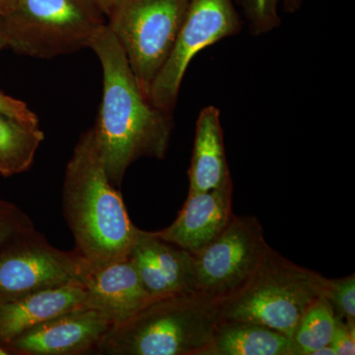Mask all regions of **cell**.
Segmentation results:
<instances>
[{"mask_svg": "<svg viewBox=\"0 0 355 355\" xmlns=\"http://www.w3.org/2000/svg\"><path fill=\"white\" fill-rule=\"evenodd\" d=\"M303 0H243L245 13L254 35L266 34L279 27V7L293 12L302 4Z\"/></svg>", "mask_w": 355, "mask_h": 355, "instance_id": "19", "label": "cell"}, {"mask_svg": "<svg viewBox=\"0 0 355 355\" xmlns=\"http://www.w3.org/2000/svg\"><path fill=\"white\" fill-rule=\"evenodd\" d=\"M44 139L40 125L0 114V175L11 177L27 171Z\"/></svg>", "mask_w": 355, "mask_h": 355, "instance_id": "17", "label": "cell"}, {"mask_svg": "<svg viewBox=\"0 0 355 355\" xmlns=\"http://www.w3.org/2000/svg\"><path fill=\"white\" fill-rule=\"evenodd\" d=\"M326 297L330 301L336 316L349 323H355V275L329 279Z\"/></svg>", "mask_w": 355, "mask_h": 355, "instance_id": "20", "label": "cell"}, {"mask_svg": "<svg viewBox=\"0 0 355 355\" xmlns=\"http://www.w3.org/2000/svg\"><path fill=\"white\" fill-rule=\"evenodd\" d=\"M64 216L76 251L90 265L127 258L140 229L130 220L121 193L110 181L93 128L81 135L65 169Z\"/></svg>", "mask_w": 355, "mask_h": 355, "instance_id": "2", "label": "cell"}, {"mask_svg": "<svg viewBox=\"0 0 355 355\" xmlns=\"http://www.w3.org/2000/svg\"><path fill=\"white\" fill-rule=\"evenodd\" d=\"M83 284L86 293L84 306L101 313L113 326L125 323L153 300L144 288L130 254L101 265L89 263Z\"/></svg>", "mask_w": 355, "mask_h": 355, "instance_id": "11", "label": "cell"}, {"mask_svg": "<svg viewBox=\"0 0 355 355\" xmlns=\"http://www.w3.org/2000/svg\"><path fill=\"white\" fill-rule=\"evenodd\" d=\"M190 191L200 193L221 188L232 182L226 159L220 112L205 107L197 121L190 170Z\"/></svg>", "mask_w": 355, "mask_h": 355, "instance_id": "14", "label": "cell"}, {"mask_svg": "<svg viewBox=\"0 0 355 355\" xmlns=\"http://www.w3.org/2000/svg\"><path fill=\"white\" fill-rule=\"evenodd\" d=\"M312 355H335V352L331 349V345H326V347L317 349Z\"/></svg>", "mask_w": 355, "mask_h": 355, "instance_id": "26", "label": "cell"}, {"mask_svg": "<svg viewBox=\"0 0 355 355\" xmlns=\"http://www.w3.org/2000/svg\"><path fill=\"white\" fill-rule=\"evenodd\" d=\"M203 355H299L289 338L261 324L220 320Z\"/></svg>", "mask_w": 355, "mask_h": 355, "instance_id": "15", "label": "cell"}, {"mask_svg": "<svg viewBox=\"0 0 355 355\" xmlns=\"http://www.w3.org/2000/svg\"><path fill=\"white\" fill-rule=\"evenodd\" d=\"M35 230L31 218L20 207L0 200V246Z\"/></svg>", "mask_w": 355, "mask_h": 355, "instance_id": "21", "label": "cell"}, {"mask_svg": "<svg viewBox=\"0 0 355 355\" xmlns=\"http://www.w3.org/2000/svg\"><path fill=\"white\" fill-rule=\"evenodd\" d=\"M92 1L101 9L102 12L104 13L105 16L107 17L119 0H92Z\"/></svg>", "mask_w": 355, "mask_h": 355, "instance_id": "24", "label": "cell"}, {"mask_svg": "<svg viewBox=\"0 0 355 355\" xmlns=\"http://www.w3.org/2000/svg\"><path fill=\"white\" fill-rule=\"evenodd\" d=\"M7 2H8V0H0V14H1L2 10L6 7Z\"/></svg>", "mask_w": 355, "mask_h": 355, "instance_id": "28", "label": "cell"}, {"mask_svg": "<svg viewBox=\"0 0 355 355\" xmlns=\"http://www.w3.org/2000/svg\"><path fill=\"white\" fill-rule=\"evenodd\" d=\"M241 29L232 0H190L171 55L151 84L150 101L171 112L191 60L207 46Z\"/></svg>", "mask_w": 355, "mask_h": 355, "instance_id": "8", "label": "cell"}, {"mask_svg": "<svg viewBox=\"0 0 355 355\" xmlns=\"http://www.w3.org/2000/svg\"><path fill=\"white\" fill-rule=\"evenodd\" d=\"M0 114L28 125H36V127L40 125L38 116L25 102L4 94L1 91H0Z\"/></svg>", "mask_w": 355, "mask_h": 355, "instance_id": "22", "label": "cell"}, {"mask_svg": "<svg viewBox=\"0 0 355 355\" xmlns=\"http://www.w3.org/2000/svg\"><path fill=\"white\" fill-rule=\"evenodd\" d=\"M335 355L355 354V323L338 319L335 335L331 343Z\"/></svg>", "mask_w": 355, "mask_h": 355, "instance_id": "23", "label": "cell"}, {"mask_svg": "<svg viewBox=\"0 0 355 355\" xmlns=\"http://www.w3.org/2000/svg\"><path fill=\"white\" fill-rule=\"evenodd\" d=\"M189 3L190 0H119L107 16V26L147 95L171 55Z\"/></svg>", "mask_w": 355, "mask_h": 355, "instance_id": "6", "label": "cell"}, {"mask_svg": "<svg viewBox=\"0 0 355 355\" xmlns=\"http://www.w3.org/2000/svg\"><path fill=\"white\" fill-rule=\"evenodd\" d=\"M139 241L150 256L154 282L161 295L196 292L193 254L147 231L140 230Z\"/></svg>", "mask_w": 355, "mask_h": 355, "instance_id": "16", "label": "cell"}, {"mask_svg": "<svg viewBox=\"0 0 355 355\" xmlns=\"http://www.w3.org/2000/svg\"><path fill=\"white\" fill-rule=\"evenodd\" d=\"M328 286L329 279L268 245L251 277L218 303L220 320L261 324L292 338L306 311L326 295Z\"/></svg>", "mask_w": 355, "mask_h": 355, "instance_id": "4", "label": "cell"}, {"mask_svg": "<svg viewBox=\"0 0 355 355\" xmlns=\"http://www.w3.org/2000/svg\"><path fill=\"white\" fill-rule=\"evenodd\" d=\"M232 196V182L211 191H190L171 225L153 233L163 241L197 254L227 226L233 216Z\"/></svg>", "mask_w": 355, "mask_h": 355, "instance_id": "12", "label": "cell"}, {"mask_svg": "<svg viewBox=\"0 0 355 355\" xmlns=\"http://www.w3.org/2000/svg\"><path fill=\"white\" fill-rule=\"evenodd\" d=\"M7 46L36 58L89 48L107 24L92 0H8L1 14Z\"/></svg>", "mask_w": 355, "mask_h": 355, "instance_id": "5", "label": "cell"}, {"mask_svg": "<svg viewBox=\"0 0 355 355\" xmlns=\"http://www.w3.org/2000/svg\"><path fill=\"white\" fill-rule=\"evenodd\" d=\"M268 245L258 219L233 214L220 234L193 254L196 293L220 303L251 277Z\"/></svg>", "mask_w": 355, "mask_h": 355, "instance_id": "7", "label": "cell"}, {"mask_svg": "<svg viewBox=\"0 0 355 355\" xmlns=\"http://www.w3.org/2000/svg\"><path fill=\"white\" fill-rule=\"evenodd\" d=\"M0 355H10V352L7 349L6 345L0 343Z\"/></svg>", "mask_w": 355, "mask_h": 355, "instance_id": "27", "label": "cell"}, {"mask_svg": "<svg viewBox=\"0 0 355 355\" xmlns=\"http://www.w3.org/2000/svg\"><path fill=\"white\" fill-rule=\"evenodd\" d=\"M338 319L326 295L318 298L303 315L292 338L299 355H312L317 349L330 345Z\"/></svg>", "mask_w": 355, "mask_h": 355, "instance_id": "18", "label": "cell"}, {"mask_svg": "<svg viewBox=\"0 0 355 355\" xmlns=\"http://www.w3.org/2000/svg\"><path fill=\"white\" fill-rule=\"evenodd\" d=\"M85 297L81 282L27 293L0 294V343L6 345L53 318L85 307Z\"/></svg>", "mask_w": 355, "mask_h": 355, "instance_id": "13", "label": "cell"}, {"mask_svg": "<svg viewBox=\"0 0 355 355\" xmlns=\"http://www.w3.org/2000/svg\"><path fill=\"white\" fill-rule=\"evenodd\" d=\"M89 48L103 70L102 102L93 130L110 181L119 186L137 159L164 157L172 135L171 112L150 101L107 24Z\"/></svg>", "mask_w": 355, "mask_h": 355, "instance_id": "1", "label": "cell"}, {"mask_svg": "<svg viewBox=\"0 0 355 355\" xmlns=\"http://www.w3.org/2000/svg\"><path fill=\"white\" fill-rule=\"evenodd\" d=\"M112 326L101 313L80 307L35 327L6 347L14 355L95 354Z\"/></svg>", "mask_w": 355, "mask_h": 355, "instance_id": "10", "label": "cell"}, {"mask_svg": "<svg viewBox=\"0 0 355 355\" xmlns=\"http://www.w3.org/2000/svg\"><path fill=\"white\" fill-rule=\"evenodd\" d=\"M220 322L218 303L196 292L153 299L112 327L94 354L203 355Z\"/></svg>", "mask_w": 355, "mask_h": 355, "instance_id": "3", "label": "cell"}, {"mask_svg": "<svg viewBox=\"0 0 355 355\" xmlns=\"http://www.w3.org/2000/svg\"><path fill=\"white\" fill-rule=\"evenodd\" d=\"M7 46V39L6 28H4L3 19L2 16L0 15V51L3 50Z\"/></svg>", "mask_w": 355, "mask_h": 355, "instance_id": "25", "label": "cell"}, {"mask_svg": "<svg viewBox=\"0 0 355 355\" xmlns=\"http://www.w3.org/2000/svg\"><path fill=\"white\" fill-rule=\"evenodd\" d=\"M88 261L62 251L35 230L0 246V294L27 293L81 282Z\"/></svg>", "mask_w": 355, "mask_h": 355, "instance_id": "9", "label": "cell"}]
</instances>
